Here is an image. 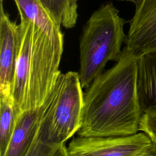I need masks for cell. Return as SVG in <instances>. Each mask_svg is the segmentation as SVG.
I'll use <instances>...</instances> for the list:
<instances>
[{"label":"cell","mask_w":156,"mask_h":156,"mask_svg":"<svg viewBox=\"0 0 156 156\" xmlns=\"http://www.w3.org/2000/svg\"><path fill=\"white\" fill-rule=\"evenodd\" d=\"M2 1H3V0H1V2H2Z\"/></svg>","instance_id":"ac0fdd59"},{"label":"cell","mask_w":156,"mask_h":156,"mask_svg":"<svg viewBox=\"0 0 156 156\" xmlns=\"http://www.w3.org/2000/svg\"><path fill=\"white\" fill-rule=\"evenodd\" d=\"M79 73H61L52 91L40 107L38 134L49 144L61 146L82 124L83 93Z\"/></svg>","instance_id":"277c9868"},{"label":"cell","mask_w":156,"mask_h":156,"mask_svg":"<svg viewBox=\"0 0 156 156\" xmlns=\"http://www.w3.org/2000/svg\"><path fill=\"white\" fill-rule=\"evenodd\" d=\"M52 156H68L67 147H66L65 144H63L61 145L52 155Z\"/></svg>","instance_id":"2e32d148"},{"label":"cell","mask_w":156,"mask_h":156,"mask_svg":"<svg viewBox=\"0 0 156 156\" xmlns=\"http://www.w3.org/2000/svg\"><path fill=\"white\" fill-rule=\"evenodd\" d=\"M136 82L141 114H156V52L138 57Z\"/></svg>","instance_id":"ba28073f"},{"label":"cell","mask_w":156,"mask_h":156,"mask_svg":"<svg viewBox=\"0 0 156 156\" xmlns=\"http://www.w3.org/2000/svg\"><path fill=\"white\" fill-rule=\"evenodd\" d=\"M126 21L112 2L101 5L84 25L79 38L80 69L82 88H87L104 72L109 61H118L127 35Z\"/></svg>","instance_id":"3957f363"},{"label":"cell","mask_w":156,"mask_h":156,"mask_svg":"<svg viewBox=\"0 0 156 156\" xmlns=\"http://www.w3.org/2000/svg\"><path fill=\"white\" fill-rule=\"evenodd\" d=\"M137 58L127 47L115 65L98 76L83 94L81 136H122L139 131Z\"/></svg>","instance_id":"6da1fadb"},{"label":"cell","mask_w":156,"mask_h":156,"mask_svg":"<svg viewBox=\"0 0 156 156\" xmlns=\"http://www.w3.org/2000/svg\"><path fill=\"white\" fill-rule=\"evenodd\" d=\"M40 107L22 112L4 156H26L37 133L40 125Z\"/></svg>","instance_id":"9c48e42d"},{"label":"cell","mask_w":156,"mask_h":156,"mask_svg":"<svg viewBox=\"0 0 156 156\" xmlns=\"http://www.w3.org/2000/svg\"><path fill=\"white\" fill-rule=\"evenodd\" d=\"M21 40V26L0 5V95L13 96Z\"/></svg>","instance_id":"8992f818"},{"label":"cell","mask_w":156,"mask_h":156,"mask_svg":"<svg viewBox=\"0 0 156 156\" xmlns=\"http://www.w3.org/2000/svg\"><path fill=\"white\" fill-rule=\"evenodd\" d=\"M60 146L43 141L37 133L26 156H52Z\"/></svg>","instance_id":"4fadbf2b"},{"label":"cell","mask_w":156,"mask_h":156,"mask_svg":"<svg viewBox=\"0 0 156 156\" xmlns=\"http://www.w3.org/2000/svg\"><path fill=\"white\" fill-rule=\"evenodd\" d=\"M135 156H156V143L152 142L151 146Z\"/></svg>","instance_id":"9a60e30c"},{"label":"cell","mask_w":156,"mask_h":156,"mask_svg":"<svg viewBox=\"0 0 156 156\" xmlns=\"http://www.w3.org/2000/svg\"><path fill=\"white\" fill-rule=\"evenodd\" d=\"M124 43L137 57L156 52V0H144L135 9Z\"/></svg>","instance_id":"52a82bcc"},{"label":"cell","mask_w":156,"mask_h":156,"mask_svg":"<svg viewBox=\"0 0 156 156\" xmlns=\"http://www.w3.org/2000/svg\"><path fill=\"white\" fill-rule=\"evenodd\" d=\"M143 132L122 136L74 138L67 147L68 156H135L151 145Z\"/></svg>","instance_id":"5b68a950"},{"label":"cell","mask_w":156,"mask_h":156,"mask_svg":"<svg viewBox=\"0 0 156 156\" xmlns=\"http://www.w3.org/2000/svg\"><path fill=\"white\" fill-rule=\"evenodd\" d=\"M50 17L59 26L73 28L78 18L76 0H38Z\"/></svg>","instance_id":"7c38bea8"},{"label":"cell","mask_w":156,"mask_h":156,"mask_svg":"<svg viewBox=\"0 0 156 156\" xmlns=\"http://www.w3.org/2000/svg\"><path fill=\"white\" fill-rule=\"evenodd\" d=\"M21 40L13 97L21 112L39 108L61 74L59 65L64 41L50 38L23 15Z\"/></svg>","instance_id":"7a4b0ae2"},{"label":"cell","mask_w":156,"mask_h":156,"mask_svg":"<svg viewBox=\"0 0 156 156\" xmlns=\"http://www.w3.org/2000/svg\"><path fill=\"white\" fill-rule=\"evenodd\" d=\"M139 131L146 134L152 142L156 143V114L142 113L139 124Z\"/></svg>","instance_id":"5bb4252c"},{"label":"cell","mask_w":156,"mask_h":156,"mask_svg":"<svg viewBox=\"0 0 156 156\" xmlns=\"http://www.w3.org/2000/svg\"><path fill=\"white\" fill-rule=\"evenodd\" d=\"M21 113L12 95H0V156H4Z\"/></svg>","instance_id":"8fae6325"},{"label":"cell","mask_w":156,"mask_h":156,"mask_svg":"<svg viewBox=\"0 0 156 156\" xmlns=\"http://www.w3.org/2000/svg\"><path fill=\"white\" fill-rule=\"evenodd\" d=\"M19 14L32 22L44 31L50 38L64 41L61 27L50 17L38 0H13Z\"/></svg>","instance_id":"30bf717a"},{"label":"cell","mask_w":156,"mask_h":156,"mask_svg":"<svg viewBox=\"0 0 156 156\" xmlns=\"http://www.w3.org/2000/svg\"><path fill=\"white\" fill-rule=\"evenodd\" d=\"M76 1H79V0H76Z\"/></svg>","instance_id":"d6986e66"},{"label":"cell","mask_w":156,"mask_h":156,"mask_svg":"<svg viewBox=\"0 0 156 156\" xmlns=\"http://www.w3.org/2000/svg\"><path fill=\"white\" fill-rule=\"evenodd\" d=\"M119 1H126L132 2L133 3L135 4L136 9V8H138L141 5V4L143 3L144 0H119Z\"/></svg>","instance_id":"e0dca14e"}]
</instances>
